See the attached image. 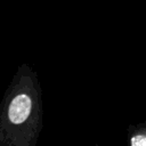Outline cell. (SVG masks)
<instances>
[{
	"instance_id": "obj_1",
	"label": "cell",
	"mask_w": 146,
	"mask_h": 146,
	"mask_svg": "<svg viewBox=\"0 0 146 146\" xmlns=\"http://www.w3.org/2000/svg\"><path fill=\"white\" fill-rule=\"evenodd\" d=\"M31 107H32V102L27 95L25 94L17 95L11 100L9 108H8L9 120L15 124L23 123L29 117Z\"/></svg>"
},
{
	"instance_id": "obj_2",
	"label": "cell",
	"mask_w": 146,
	"mask_h": 146,
	"mask_svg": "<svg viewBox=\"0 0 146 146\" xmlns=\"http://www.w3.org/2000/svg\"><path fill=\"white\" fill-rule=\"evenodd\" d=\"M131 146H146V136H135L131 138Z\"/></svg>"
}]
</instances>
